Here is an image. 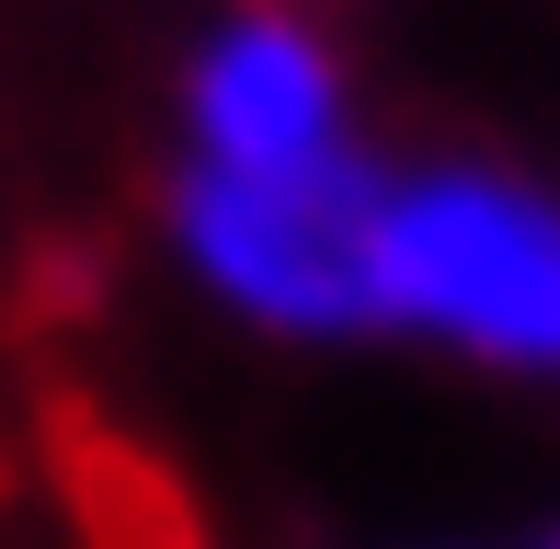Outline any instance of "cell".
<instances>
[{
    "label": "cell",
    "instance_id": "6da1fadb",
    "mask_svg": "<svg viewBox=\"0 0 560 549\" xmlns=\"http://www.w3.org/2000/svg\"><path fill=\"white\" fill-rule=\"evenodd\" d=\"M377 309L503 366H560V207L492 172H423L377 218Z\"/></svg>",
    "mask_w": 560,
    "mask_h": 549
},
{
    "label": "cell",
    "instance_id": "7a4b0ae2",
    "mask_svg": "<svg viewBox=\"0 0 560 549\" xmlns=\"http://www.w3.org/2000/svg\"><path fill=\"white\" fill-rule=\"evenodd\" d=\"M377 218H389V195H377L354 161L195 172V195H184L195 264H207L252 320H287V332L377 320Z\"/></svg>",
    "mask_w": 560,
    "mask_h": 549
},
{
    "label": "cell",
    "instance_id": "3957f363",
    "mask_svg": "<svg viewBox=\"0 0 560 549\" xmlns=\"http://www.w3.org/2000/svg\"><path fill=\"white\" fill-rule=\"evenodd\" d=\"M195 138L207 172H310L343 161V81L298 23H229L195 69Z\"/></svg>",
    "mask_w": 560,
    "mask_h": 549
},
{
    "label": "cell",
    "instance_id": "277c9868",
    "mask_svg": "<svg viewBox=\"0 0 560 549\" xmlns=\"http://www.w3.org/2000/svg\"><path fill=\"white\" fill-rule=\"evenodd\" d=\"M549 549H560V538H549Z\"/></svg>",
    "mask_w": 560,
    "mask_h": 549
}]
</instances>
